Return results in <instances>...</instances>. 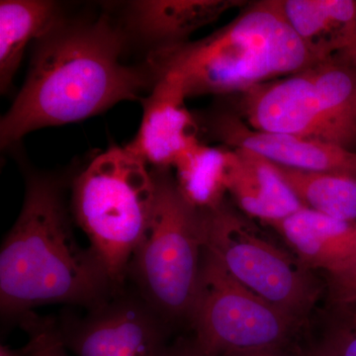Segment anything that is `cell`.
Returning a JSON list of instances; mask_svg holds the SVG:
<instances>
[{"mask_svg": "<svg viewBox=\"0 0 356 356\" xmlns=\"http://www.w3.org/2000/svg\"><path fill=\"white\" fill-rule=\"evenodd\" d=\"M124 36L107 16L63 20L37 42L29 72L0 121L2 149L39 129L74 123L124 100L140 99L149 72L124 65Z\"/></svg>", "mask_w": 356, "mask_h": 356, "instance_id": "obj_1", "label": "cell"}, {"mask_svg": "<svg viewBox=\"0 0 356 356\" xmlns=\"http://www.w3.org/2000/svg\"><path fill=\"white\" fill-rule=\"evenodd\" d=\"M118 293L92 250L77 242L57 182L30 177L19 216L0 250L2 317L22 322L50 304L91 310Z\"/></svg>", "mask_w": 356, "mask_h": 356, "instance_id": "obj_2", "label": "cell"}, {"mask_svg": "<svg viewBox=\"0 0 356 356\" xmlns=\"http://www.w3.org/2000/svg\"><path fill=\"white\" fill-rule=\"evenodd\" d=\"M154 79L178 77L187 97L243 92L316 64L292 29L283 0H262L206 38L156 49L147 58Z\"/></svg>", "mask_w": 356, "mask_h": 356, "instance_id": "obj_3", "label": "cell"}, {"mask_svg": "<svg viewBox=\"0 0 356 356\" xmlns=\"http://www.w3.org/2000/svg\"><path fill=\"white\" fill-rule=\"evenodd\" d=\"M153 172L127 147L98 154L74 180L72 210L89 248L121 290L156 203Z\"/></svg>", "mask_w": 356, "mask_h": 356, "instance_id": "obj_4", "label": "cell"}, {"mask_svg": "<svg viewBox=\"0 0 356 356\" xmlns=\"http://www.w3.org/2000/svg\"><path fill=\"white\" fill-rule=\"evenodd\" d=\"M153 172L156 203L127 278L166 324L189 323L202 261V213L185 200L170 170Z\"/></svg>", "mask_w": 356, "mask_h": 356, "instance_id": "obj_5", "label": "cell"}, {"mask_svg": "<svg viewBox=\"0 0 356 356\" xmlns=\"http://www.w3.org/2000/svg\"><path fill=\"white\" fill-rule=\"evenodd\" d=\"M245 123L353 149L356 146V74L334 60L243 93Z\"/></svg>", "mask_w": 356, "mask_h": 356, "instance_id": "obj_6", "label": "cell"}, {"mask_svg": "<svg viewBox=\"0 0 356 356\" xmlns=\"http://www.w3.org/2000/svg\"><path fill=\"white\" fill-rule=\"evenodd\" d=\"M201 213L203 248L238 282L304 322L320 294L313 270L259 235L225 203Z\"/></svg>", "mask_w": 356, "mask_h": 356, "instance_id": "obj_7", "label": "cell"}, {"mask_svg": "<svg viewBox=\"0 0 356 356\" xmlns=\"http://www.w3.org/2000/svg\"><path fill=\"white\" fill-rule=\"evenodd\" d=\"M189 323L194 341L210 356L284 346L299 325L238 282L204 248Z\"/></svg>", "mask_w": 356, "mask_h": 356, "instance_id": "obj_8", "label": "cell"}, {"mask_svg": "<svg viewBox=\"0 0 356 356\" xmlns=\"http://www.w3.org/2000/svg\"><path fill=\"white\" fill-rule=\"evenodd\" d=\"M170 327L139 295L120 292L58 331L76 356H168Z\"/></svg>", "mask_w": 356, "mask_h": 356, "instance_id": "obj_9", "label": "cell"}, {"mask_svg": "<svg viewBox=\"0 0 356 356\" xmlns=\"http://www.w3.org/2000/svg\"><path fill=\"white\" fill-rule=\"evenodd\" d=\"M178 77L154 79L153 90L142 98L143 117L137 135L126 147L154 170H170L180 156L198 144L197 128L185 105Z\"/></svg>", "mask_w": 356, "mask_h": 356, "instance_id": "obj_10", "label": "cell"}, {"mask_svg": "<svg viewBox=\"0 0 356 356\" xmlns=\"http://www.w3.org/2000/svg\"><path fill=\"white\" fill-rule=\"evenodd\" d=\"M212 131L227 146L254 152L275 165L302 172L356 177V153L346 147L286 134L257 131L231 113L217 115L212 121Z\"/></svg>", "mask_w": 356, "mask_h": 356, "instance_id": "obj_11", "label": "cell"}, {"mask_svg": "<svg viewBox=\"0 0 356 356\" xmlns=\"http://www.w3.org/2000/svg\"><path fill=\"white\" fill-rule=\"evenodd\" d=\"M271 227L307 268L327 273L330 289L356 268V222L304 207Z\"/></svg>", "mask_w": 356, "mask_h": 356, "instance_id": "obj_12", "label": "cell"}, {"mask_svg": "<svg viewBox=\"0 0 356 356\" xmlns=\"http://www.w3.org/2000/svg\"><path fill=\"white\" fill-rule=\"evenodd\" d=\"M226 188L245 214L269 226L304 208L273 163L248 149H229Z\"/></svg>", "mask_w": 356, "mask_h": 356, "instance_id": "obj_13", "label": "cell"}, {"mask_svg": "<svg viewBox=\"0 0 356 356\" xmlns=\"http://www.w3.org/2000/svg\"><path fill=\"white\" fill-rule=\"evenodd\" d=\"M243 3L238 0H140L131 2L129 21L134 31L156 50L186 43L192 33Z\"/></svg>", "mask_w": 356, "mask_h": 356, "instance_id": "obj_14", "label": "cell"}, {"mask_svg": "<svg viewBox=\"0 0 356 356\" xmlns=\"http://www.w3.org/2000/svg\"><path fill=\"white\" fill-rule=\"evenodd\" d=\"M283 8L316 64L337 55L356 18L355 0H283Z\"/></svg>", "mask_w": 356, "mask_h": 356, "instance_id": "obj_15", "label": "cell"}, {"mask_svg": "<svg viewBox=\"0 0 356 356\" xmlns=\"http://www.w3.org/2000/svg\"><path fill=\"white\" fill-rule=\"evenodd\" d=\"M60 6L47 0L0 2V90L10 88L28 44L62 22Z\"/></svg>", "mask_w": 356, "mask_h": 356, "instance_id": "obj_16", "label": "cell"}, {"mask_svg": "<svg viewBox=\"0 0 356 356\" xmlns=\"http://www.w3.org/2000/svg\"><path fill=\"white\" fill-rule=\"evenodd\" d=\"M229 149L196 144L173 168L175 182L185 200L197 210H212L224 203Z\"/></svg>", "mask_w": 356, "mask_h": 356, "instance_id": "obj_17", "label": "cell"}, {"mask_svg": "<svg viewBox=\"0 0 356 356\" xmlns=\"http://www.w3.org/2000/svg\"><path fill=\"white\" fill-rule=\"evenodd\" d=\"M273 165L304 207L325 216L356 222V177L302 172Z\"/></svg>", "mask_w": 356, "mask_h": 356, "instance_id": "obj_18", "label": "cell"}, {"mask_svg": "<svg viewBox=\"0 0 356 356\" xmlns=\"http://www.w3.org/2000/svg\"><path fill=\"white\" fill-rule=\"evenodd\" d=\"M324 343L317 353L322 356H356V298L331 302Z\"/></svg>", "mask_w": 356, "mask_h": 356, "instance_id": "obj_19", "label": "cell"}, {"mask_svg": "<svg viewBox=\"0 0 356 356\" xmlns=\"http://www.w3.org/2000/svg\"><path fill=\"white\" fill-rule=\"evenodd\" d=\"M23 327L37 336V346L31 356H70L58 327L48 321L39 320L35 315L23 321Z\"/></svg>", "mask_w": 356, "mask_h": 356, "instance_id": "obj_20", "label": "cell"}, {"mask_svg": "<svg viewBox=\"0 0 356 356\" xmlns=\"http://www.w3.org/2000/svg\"><path fill=\"white\" fill-rule=\"evenodd\" d=\"M341 64L356 67V18L337 55Z\"/></svg>", "mask_w": 356, "mask_h": 356, "instance_id": "obj_21", "label": "cell"}, {"mask_svg": "<svg viewBox=\"0 0 356 356\" xmlns=\"http://www.w3.org/2000/svg\"><path fill=\"white\" fill-rule=\"evenodd\" d=\"M168 356H210L199 348L194 339H181L172 344Z\"/></svg>", "mask_w": 356, "mask_h": 356, "instance_id": "obj_22", "label": "cell"}, {"mask_svg": "<svg viewBox=\"0 0 356 356\" xmlns=\"http://www.w3.org/2000/svg\"><path fill=\"white\" fill-rule=\"evenodd\" d=\"M30 339L25 346L19 348H10L6 346H0V356H31L36 348L37 336L35 332H29Z\"/></svg>", "mask_w": 356, "mask_h": 356, "instance_id": "obj_23", "label": "cell"}, {"mask_svg": "<svg viewBox=\"0 0 356 356\" xmlns=\"http://www.w3.org/2000/svg\"><path fill=\"white\" fill-rule=\"evenodd\" d=\"M222 356H298L284 350L283 346L280 348H261V350L234 351Z\"/></svg>", "mask_w": 356, "mask_h": 356, "instance_id": "obj_24", "label": "cell"}, {"mask_svg": "<svg viewBox=\"0 0 356 356\" xmlns=\"http://www.w3.org/2000/svg\"><path fill=\"white\" fill-rule=\"evenodd\" d=\"M309 356H322V355H321L320 353H317V351H315V353H314L313 355H311Z\"/></svg>", "mask_w": 356, "mask_h": 356, "instance_id": "obj_25", "label": "cell"}]
</instances>
